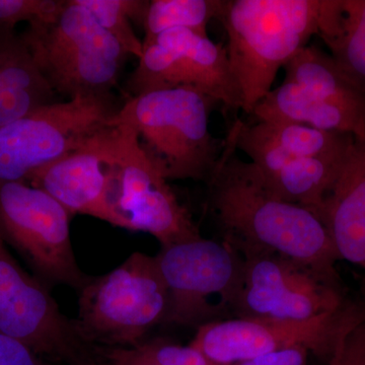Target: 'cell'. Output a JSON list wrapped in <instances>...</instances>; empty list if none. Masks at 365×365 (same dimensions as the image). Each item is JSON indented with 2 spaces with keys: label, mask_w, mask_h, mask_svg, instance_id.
I'll use <instances>...</instances> for the list:
<instances>
[{
  "label": "cell",
  "mask_w": 365,
  "mask_h": 365,
  "mask_svg": "<svg viewBox=\"0 0 365 365\" xmlns=\"http://www.w3.org/2000/svg\"><path fill=\"white\" fill-rule=\"evenodd\" d=\"M191 88L230 110H241L227 47L184 29L158 35L126 83L131 98L153 91Z\"/></svg>",
  "instance_id": "obj_13"
},
{
  "label": "cell",
  "mask_w": 365,
  "mask_h": 365,
  "mask_svg": "<svg viewBox=\"0 0 365 365\" xmlns=\"http://www.w3.org/2000/svg\"><path fill=\"white\" fill-rule=\"evenodd\" d=\"M350 148L333 155L294 158L272 176L261 177L275 195L309 209L319 218L327 197L344 167Z\"/></svg>",
  "instance_id": "obj_19"
},
{
  "label": "cell",
  "mask_w": 365,
  "mask_h": 365,
  "mask_svg": "<svg viewBox=\"0 0 365 365\" xmlns=\"http://www.w3.org/2000/svg\"><path fill=\"white\" fill-rule=\"evenodd\" d=\"M54 93L21 35L0 32V127L51 104Z\"/></svg>",
  "instance_id": "obj_16"
},
{
  "label": "cell",
  "mask_w": 365,
  "mask_h": 365,
  "mask_svg": "<svg viewBox=\"0 0 365 365\" xmlns=\"http://www.w3.org/2000/svg\"><path fill=\"white\" fill-rule=\"evenodd\" d=\"M220 105L191 88L153 91L129 98L109 121L134 132L141 148L168 180L207 182L223 148L209 130Z\"/></svg>",
  "instance_id": "obj_3"
},
{
  "label": "cell",
  "mask_w": 365,
  "mask_h": 365,
  "mask_svg": "<svg viewBox=\"0 0 365 365\" xmlns=\"http://www.w3.org/2000/svg\"><path fill=\"white\" fill-rule=\"evenodd\" d=\"M109 127L26 182L44 190L71 216L88 215L127 230L118 210L116 175L107 143Z\"/></svg>",
  "instance_id": "obj_14"
},
{
  "label": "cell",
  "mask_w": 365,
  "mask_h": 365,
  "mask_svg": "<svg viewBox=\"0 0 365 365\" xmlns=\"http://www.w3.org/2000/svg\"><path fill=\"white\" fill-rule=\"evenodd\" d=\"M137 351L160 365H218L193 346H182L158 339L144 341Z\"/></svg>",
  "instance_id": "obj_25"
},
{
  "label": "cell",
  "mask_w": 365,
  "mask_h": 365,
  "mask_svg": "<svg viewBox=\"0 0 365 365\" xmlns=\"http://www.w3.org/2000/svg\"><path fill=\"white\" fill-rule=\"evenodd\" d=\"M257 121L288 122L324 131L350 134L365 140V123L359 118L317 98L292 81L272 88L255 107Z\"/></svg>",
  "instance_id": "obj_17"
},
{
  "label": "cell",
  "mask_w": 365,
  "mask_h": 365,
  "mask_svg": "<svg viewBox=\"0 0 365 365\" xmlns=\"http://www.w3.org/2000/svg\"><path fill=\"white\" fill-rule=\"evenodd\" d=\"M106 365H160L146 359L135 348H106Z\"/></svg>",
  "instance_id": "obj_29"
},
{
  "label": "cell",
  "mask_w": 365,
  "mask_h": 365,
  "mask_svg": "<svg viewBox=\"0 0 365 365\" xmlns=\"http://www.w3.org/2000/svg\"><path fill=\"white\" fill-rule=\"evenodd\" d=\"M365 321V304L349 300L331 313L306 319L230 318L197 329L190 345L218 365H232L294 348L327 362L355 327Z\"/></svg>",
  "instance_id": "obj_6"
},
{
  "label": "cell",
  "mask_w": 365,
  "mask_h": 365,
  "mask_svg": "<svg viewBox=\"0 0 365 365\" xmlns=\"http://www.w3.org/2000/svg\"><path fill=\"white\" fill-rule=\"evenodd\" d=\"M334 0H225L218 16L241 110L251 115L280 68L325 32Z\"/></svg>",
  "instance_id": "obj_2"
},
{
  "label": "cell",
  "mask_w": 365,
  "mask_h": 365,
  "mask_svg": "<svg viewBox=\"0 0 365 365\" xmlns=\"http://www.w3.org/2000/svg\"><path fill=\"white\" fill-rule=\"evenodd\" d=\"M319 218L340 260L365 271V140L355 138Z\"/></svg>",
  "instance_id": "obj_15"
},
{
  "label": "cell",
  "mask_w": 365,
  "mask_h": 365,
  "mask_svg": "<svg viewBox=\"0 0 365 365\" xmlns=\"http://www.w3.org/2000/svg\"><path fill=\"white\" fill-rule=\"evenodd\" d=\"M234 318L306 319L338 311L346 299L341 283L283 255L245 252Z\"/></svg>",
  "instance_id": "obj_12"
},
{
  "label": "cell",
  "mask_w": 365,
  "mask_h": 365,
  "mask_svg": "<svg viewBox=\"0 0 365 365\" xmlns=\"http://www.w3.org/2000/svg\"><path fill=\"white\" fill-rule=\"evenodd\" d=\"M78 292L76 325L97 347H136L165 323L169 312V292L155 257L140 252L109 273L86 278Z\"/></svg>",
  "instance_id": "obj_5"
},
{
  "label": "cell",
  "mask_w": 365,
  "mask_h": 365,
  "mask_svg": "<svg viewBox=\"0 0 365 365\" xmlns=\"http://www.w3.org/2000/svg\"><path fill=\"white\" fill-rule=\"evenodd\" d=\"M155 257L169 292L165 324L198 329L234 314L242 258L227 242L200 235L162 247Z\"/></svg>",
  "instance_id": "obj_7"
},
{
  "label": "cell",
  "mask_w": 365,
  "mask_h": 365,
  "mask_svg": "<svg viewBox=\"0 0 365 365\" xmlns=\"http://www.w3.org/2000/svg\"><path fill=\"white\" fill-rule=\"evenodd\" d=\"M225 0H153L144 23L143 48L158 35L175 29H184L207 36V26L217 20Z\"/></svg>",
  "instance_id": "obj_20"
},
{
  "label": "cell",
  "mask_w": 365,
  "mask_h": 365,
  "mask_svg": "<svg viewBox=\"0 0 365 365\" xmlns=\"http://www.w3.org/2000/svg\"><path fill=\"white\" fill-rule=\"evenodd\" d=\"M98 25L122 48L137 58L143 54V42L137 38L132 21L143 26L150 1L148 0H78Z\"/></svg>",
  "instance_id": "obj_21"
},
{
  "label": "cell",
  "mask_w": 365,
  "mask_h": 365,
  "mask_svg": "<svg viewBox=\"0 0 365 365\" xmlns=\"http://www.w3.org/2000/svg\"><path fill=\"white\" fill-rule=\"evenodd\" d=\"M64 0H0V32H14L19 24L52 20Z\"/></svg>",
  "instance_id": "obj_24"
},
{
  "label": "cell",
  "mask_w": 365,
  "mask_h": 365,
  "mask_svg": "<svg viewBox=\"0 0 365 365\" xmlns=\"http://www.w3.org/2000/svg\"><path fill=\"white\" fill-rule=\"evenodd\" d=\"M328 364L365 365V321L346 336Z\"/></svg>",
  "instance_id": "obj_26"
},
{
  "label": "cell",
  "mask_w": 365,
  "mask_h": 365,
  "mask_svg": "<svg viewBox=\"0 0 365 365\" xmlns=\"http://www.w3.org/2000/svg\"><path fill=\"white\" fill-rule=\"evenodd\" d=\"M112 93L81 95L39 108L0 127V182H26L109 127Z\"/></svg>",
  "instance_id": "obj_8"
},
{
  "label": "cell",
  "mask_w": 365,
  "mask_h": 365,
  "mask_svg": "<svg viewBox=\"0 0 365 365\" xmlns=\"http://www.w3.org/2000/svg\"><path fill=\"white\" fill-rule=\"evenodd\" d=\"M284 81L359 118L365 123V86L350 78L331 55L306 46L284 66Z\"/></svg>",
  "instance_id": "obj_18"
},
{
  "label": "cell",
  "mask_w": 365,
  "mask_h": 365,
  "mask_svg": "<svg viewBox=\"0 0 365 365\" xmlns=\"http://www.w3.org/2000/svg\"><path fill=\"white\" fill-rule=\"evenodd\" d=\"M0 365H55L30 347L0 333Z\"/></svg>",
  "instance_id": "obj_27"
},
{
  "label": "cell",
  "mask_w": 365,
  "mask_h": 365,
  "mask_svg": "<svg viewBox=\"0 0 365 365\" xmlns=\"http://www.w3.org/2000/svg\"><path fill=\"white\" fill-rule=\"evenodd\" d=\"M309 355L311 353L304 348H294L232 365H309Z\"/></svg>",
  "instance_id": "obj_28"
},
{
  "label": "cell",
  "mask_w": 365,
  "mask_h": 365,
  "mask_svg": "<svg viewBox=\"0 0 365 365\" xmlns=\"http://www.w3.org/2000/svg\"><path fill=\"white\" fill-rule=\"evenodd\" d=\"M0 333L55 365H105L103 349L61 313L49 290L16 263L0 237Z\"/></svg>",
  "instance_id": "obj_9"
},
{
  "label": "cell",
  "mask_w": 365,
  "mask_h": 365,
  "mask_svg": "<svg viewBox=\"0 0 365 365\" xmlns=\"http://www.w3.org/2000/svg\"><path fill=\"white\" fill-rule=\"evenodd\" d=\"M21 37L53 90L69 98L112 93L129 56L78 0H64L55 18Z\"/></svg>",
  "instance_id": "obj_4"
},
{
  "label": "cell",
  "mask_w": 365,
  "mask_h": 365,
  "mask_svg": "<svg viewBox=\"0 0 365 365\" xmlns=\"http://www.w3.org/2000/svg\"><path fill=\"white\" fill-rule=\"evenodd\" d=\"M235 150L227 134L220 160L206 182L209 209L222 228L223 241L240 254L283 255L341 283L336 270L340 259L323 222L309 209L275 195L256 168L237 157Z\"/></svg>",
  "instance_id": "obj_1"
},
{
  "label": "cell",
  "mask_w": 365,
  "mask_h": 365,
  "mask_svg": "<svg viewBox=\"0 0 365 365\" xmlns=\"http://www.w3.org/2000/svg\"><path fill=\"white\" fill-rule=\"evenodd\" d=\"M107 143L118 192V210L127 230L148 232L165 247L200 237L191 213L169 180L148 158L134 132L110 126Z\"/></svg>",
  "instance_id": "obj_11"
},
{
  "label": "cell",
  "mask_w": 365,
  "mask_h": 365,
  "mask_svg": "<svg viewBox=\"0 0 365 365\" xmlns=\"http://www.w3.org/2000/svg\"><path fill=\"white\" fill-rule=\"evenodd\" d=\"M71 213L44 190L25 182H0V237L25 257L43 280L81 289L71 237Z\"/></svg>",
  "instance_id": "obj_10"
},
{
  "label": "cell",
  "mask_w": 365,
  "mask_h": 365,
  "mask_svg": "<svg viewBox=\"0 0 365 365\" xmlns=\"http://www.w3.org/2000/svg\"><path fill=\"white\" fill-rule=\"evenodd\" d=\"M287 155L292 158L321 157L349 150L355 137L339 132L324 131L307 125L263 121Z\"/></svg>",
  "instance_id": "obj_23"
},
{
  "label": "cell",
  "mask_w": 365,
  "mask_h": 365,
  "mask_svg": "<svg viewBox=\"0 0 365 365\" xmlns=\"http://www.w3.org/2000/svg\"><path fill=\"white\" fill-rule=\"evenodd\" d=\"M326 44L338 66L365 86V0H342L339 28Z\"/></svg>",
  "instance_id": "obj_22"
}]
</instances>
